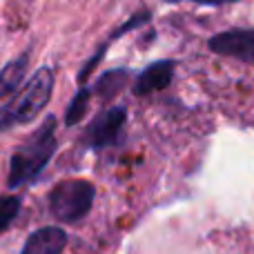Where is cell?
Wrapping results in <instances>:
<instances>
[{"mask_svg": "<svg viewBox=\"0 0 254 254\" xmlns=\"http://www.w3.org/2000/svg\"><path fill=\"white\" fill-rule=\"evenodd\" d=\"M54 131H56V121L49 116L43 123V127L36 134H31L13 152L11 165H9V176H7L9 188H18V185L29 183V181H34L43 172V167L47 165L49 158L56 152V134Z\"/></svg>", "mask_w": 254, "mask_h": 254, "instance_id": "obj_1", "label": "cell"}, {"mask_svg": "<svg viewBox=\"0 0 254 254\" xmlns=\"http://www.w3.org/2000/svg\"><path fill=\"white\" fill-rule=\"evenodd\" d=\"M52 89H54V71L49 67H43V69H38L31 76L29 83L7 105L0 107V131L9 129V127L18 123L34 121L49 103Z\"/></svg>", "mask_w": 254, "mask_h": 254, "instance_id": "obj_2", "label": "cell"}, {"mask_svg": "<svg viewBox=\"0 0 254 254\" xmlns=\"http://www.w3.org/2000/svg\"><path fill=\"white\" fill-rule=\"evenodd\" d=\"M94 194L96 190L89 181H63L49 194V210L58 221L74 223L92 210Z\"/></svg>", "mask_w": 254, "mask_h": 254, "instance_id": "obj_3", "label": "cell"}, {"mask_svg": "<svg viewBox=\"0 0 254 254\" xmlns=\"http://www.w3.org/2000/svg\"><path fill=\"white\" fill-rule=\"evenodd\" d=\"M207 47L214 54L234 56L243 63L254 65V29H230L210 38Z\"/></svg>", "mask_w": 254, "mask_h": 254, "instance_id": "obj_4", "label": "cell"}, {"mask_svg": "<svg viewBox=\"0 0 254 254\" xmlns=\"http://www.w3.org/2000/svg\"><path fill=\"white\" fill-rule=\"evenodd\" d=\"M125 116H127V112L123 107H112V110L103 112L101 116H96L94 123L85 131V140H87L89 147L101 149L105 145L114 143L116 136L121 134V127L125 123Z\"/></svg>", "mask_w": 254, "mask_h": 254, "instance_id": "obj_5", "label": "cell"}, {"mask_svg": "<svg viewBox=\"0 0 254 254\" xmlns=\"http://www.w3.org/2000/svg\"><path fill=\"white\" fill-rule=\"evenodd\" d=\"M67 246V234L61 228H40L29 234L20 254H61Z\"/></svg>", "mask_w": 254, "mask_h": 254, "instance_id": "obj_6", "label": "cell"}, {"mask_svg": "<svg viewBox=\"0 0 254 254\" xmlns=\"http://www.w3.org/2000/svg\"><path fill=\"white\" fill-rule=\"evenodd\" d=\"M172 76H174V63L172 61H158L154 65H149L143 74L138 76L134 85V94L143 96V94H154L165 89L172 83Z\"/></svg>", "mask_w": 254, "mask_h": 254, "instance_id": "obj_7", "label": "cell"}, {"mask_svg": "<svg viewBox=\"0 0 254 254\" xmlns=\"http://www.w3.org/2000/svg\"><path fill=\"white\" fill-rule=\"evenodd\" d=\"M27 61H29L27 56H20L2 67V71H0V98L16 92L20 87L22 78H25V71H27Z\"/></svg>", "mask_w": 254, "mask_h": 254, "instance_id": "obj_8", "label": "cell"}, {"mask_svg": "<svg viewBox=\"0 0 254 254\" xmlns=\"http://www.w3.org/2000/svg\"><path fill=\"white\" fill-rule=\"evenodd\" d=\"M89 89H80L78 94H76V98L71 101V105H69V110H67V114H65V123L67 125H74V123H78L80 119L85 116V112H87V101H89Z\"/></svg>", "mask_w": 254, "mask_h": 254, "instance_id": "obj_9", "label": "cell"}, {"mask_svg": "<svg viewBox=\"0 0 254 254\" xmlns=\"http://www.w3.org/2000/svg\"><path fill=\"white\" fill-rule=\"evenodd\" d=\"M20 210V198L18 196H0V232L11 225Z\"/></svg>", "mask_w": 254, "mask_h": 254, "instance_id": "obj_10", "label": "cell"}, {"mask_svg": "<svg viewBox=\"0 0 254 254\" xmlns=\"http://www.w3.org/2000/svg\"><path fill=\"white\" fill-rule=\"evenodd\" d=\"M170 2H176V0H170ZM194 2H201V4H223V2H232V0H194Z\"/></svg>", "mask_w": 254, "mask_h": 254, "instance_id": "obj_11", "label": "cell"}]
</instances>
